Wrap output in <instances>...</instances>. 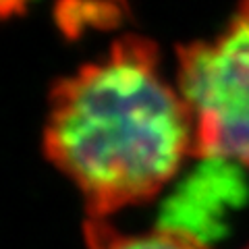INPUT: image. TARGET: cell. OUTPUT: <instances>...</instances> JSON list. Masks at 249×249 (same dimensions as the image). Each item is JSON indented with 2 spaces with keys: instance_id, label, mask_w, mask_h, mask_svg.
I'll list each match as a JSON object with an SVG mask.
<instances>
[{
  "instance_id": "1",
  "label": "cell",
  "mask_w": 249,
  "mask_h": 249,
  "mask_svg": "<svg viewBox=\"0 0 249 249\" xmlns=\"http://www.w3.org/2000/svg\"><path fill=\"white\" fill-rule=\"evenodd\" d=\"M44 150L79 187L89 220H104L173 181L193 154V121L154 46L124 36L54 85Z\"/></svg>"
},
{
  "instance_id": "6",
  "label": "cell",
  "mask_w": 249,
  "mask_h": 249,
  "mask_svg": "<svg viewBox=\"0 0 249 249\" xmlns=\"http://www.w3.org/2000/svg\"><path fill=\"white\" fill-rule=\"evenodd\" d=\"M247 249H249V247H247Z\"/></svg>"
},
{
  "instance_id": "4",
  "label": "cell",
  "mask_w": 249,
  "mask_h": 249,
  "mask_svg": "<svg viewBox=\"0 0 249 249\" xmlns=\"http://www.w3.org/2000/svg\"><path fill=\"white\" fill-rule=\"evenodd\" d=\"M85 232L91 249H210L189 237L162 229L145 235H121L104 220H88Z\"/></svg>"
},
{
  "instance_id": "5",
  "label": "cell",
  "mask_w": 249,
  "mask_h": 249,
  "mask_svg": "<svg viewBox=\"0 0 249 249\" xmlns=\"http://www.w3.org/2000/svg\"><path fill=\"white\" fill-rule=\"evenodd\" d=\"M27 0H2V13L4 17H11L15 13H23L25 11Z\"/></svg>"
},
{
  "instance_id": "2",
  "label": "cell",
  "mask_w": 249,
  "mask_h": 249,
  "mask_svg": "<svg viewBox=\"0 0 249 249\" xmlns=\"http://www.w3.org/2000/svg\"><path fill=\"white\" fill-rule=\"evenodd\" d=\"M178 93L193 121V154L249 166V0L210 42L178 50Z\"/></svg>"
},
{
  "instance_id": "3",
  "label": "cell",
  "mask_w": 249,
  "mask_h": 249,
  "mask_svg": "<svg viewBox=\"0 0 249 249\" xmlns=\"http://www.w3.org/2000/svg\"><path fill=\"white\" fill-rule=\"evenodd\" d=\"M245 199L247 183L239 164L222 158H201L162 204L158 229L210 247L227 232V214Z\"/></svg>"
}]
</instances>
